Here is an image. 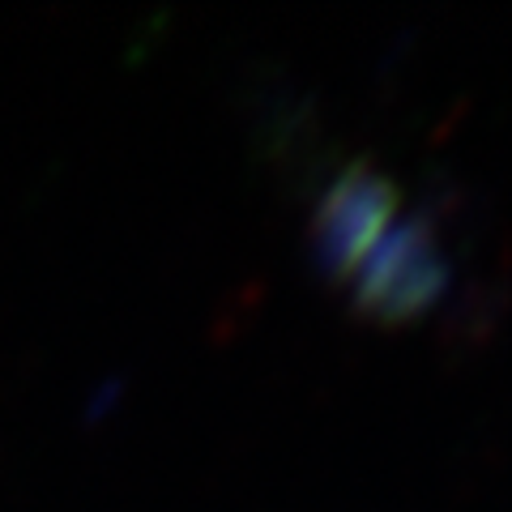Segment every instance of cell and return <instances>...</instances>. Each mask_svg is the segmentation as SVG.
<instances>
[{"label":"cell","mask_w":512,"mask_h":512,"mask_svg":"<svg viewBox=\"0 0 512 512\" xmlns=\"http://www.w3.org/2000/svg\"><path fill=\"white\" fill-rule=\"evenodd\" d=\"M320 244L333 269L376 308H414L440 282L431 248L397 222L393 192L372 175H355L333 188L320 218Z\"/></svg>","instance_id":"1"}]
</instances>
